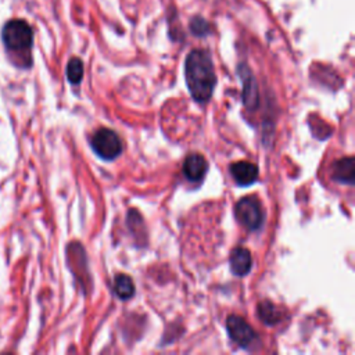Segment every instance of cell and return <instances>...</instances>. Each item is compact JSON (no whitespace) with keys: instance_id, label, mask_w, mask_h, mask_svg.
Masks as SVG:
<instances>
[{"instance_id":"cell-3","label":"cell","mask_w":355,"mask_h":355,"mask_svg":"<svg viewBox=\"0 0 355 355\" xmlns=\"http://www.w3.org/2000/svg\"><path fill=\"white\" fill-rule=\"evenodd\" d=\"M236 219L248 230H257L263 223V209L259 200L254 196L243 197L234 208Z\"/></svg>"},{"instance_id":"cell-12","label":"cell","mask_w":355,"mask_h":355,"mask_svg":"<svg viewBox=\"0 0 355 355\" xmlns=\"http://www.w3.org/2000/svg\"><path fill=\"white\" fill-rule=\"evenodd\" d=\"M114 291L121 300H129L135 294V284L128 275H116L114 279Z\"/></svg>"},{"instance_id":"cell-4","label":"cell","mask_w":355,"mask_h":355,"mask_svg":"<svg viewBox=\"0 0 355 355\" xmlns=\"http://www.w3.org/2000/svg\"><path fill=\"white\" fill-rule=\"evenodd\" d=\"M90 144L93 151L103 159H114L122 151L119 136L108 128L97 129L90 139Z\"/></svg>"},{"instance_id":"cell-13","label":"cell","mask_w":355,"mask_h":355,"mask_svg":"<svg viewBox=\"0 0 355 355\" xmlns=\"http://www.w3.org/2000/svg\"><path fill=\"white\" fill-rule=\"evenodd\" d=\"M67 78L72 85H78L83 78V62L80 58H71L67 64Z\"/></svg>"},{"instance_id":"cell-10","label":"cell","mask_w":355,"mask_h":355,"mask_svg":"<svg viewBox=\"0 0 355 355\" xmlns=\"http://www.w3.org/2000/svg\"><path fill=\"white\" fill-rule=\"evenodd\" d=\"M241 76H243V101L247 108H252L257 105V85L251 72L241 67Z\"/></svg>"},{"instance_id":"cell-5","label":"cell","mask_w":355,"mask_h":355,"mask_svg":"<svg viewBox=\"0 0 355 355\" xmlns=\"http://www.w3.org/2000/svg\"><path fill=\"white\" fill-rule=\"evenodd\" d=\"M226 330L229 337L243 348H250L258 343L254 329L241 316L230 315L226 320Z\"/></svg>"},{"instance_id":"cell-14","label":"cell","mask_w":355,"mask_h":355,"mask_svg":"<svg viewBox=\"0 0 355 355\" xmlns=\"http://www.w3.org/2000/svg\"><path fill=\"white\" fill-rule=\"evenodd\" d=\"M191 31H193L194 35L202 36V35H207L209 32V25L202 18H194L191 21Z\"/></svg>"},{"instance_id":"cell-6","label":"cell","mask_w":355,"mask_h":355,"mask_svg":"<svg viewBox=\"0 0 355 355\" xmlns=\"http://www.w3.org/2000/svg\"><path fill=\"white\" fill-rule=\"evenodd\" d=\"M208 172V162L201 154H190L183 162V173L190 182H200Z\"/></svg>"},{"instance_id":"cell-2","label":"cell","mask_w":355,"mask_h":355,"mask_svg":"<svg viewBox=\"0 0 355 355\" xmlns=\"http://www.w3.org/2000/svg\"><path fill=\"white\" fill-rule=\"evenodd\" d=\"M1 42L6 49L8 60L14 65L19 68L31 67L33 31L25 19H8L1 29Z\"/></svg>"},{"instance_id":"cell-8","label":"cell","mask_w":355,"mask_h":355,"mask_svg":"<svg viewBox=\"0 0 355 355\" xmlns=\"http://www.w3.org/2000/svg\"><path fill=\"white\" fill-rule=\"evenodd\" d=\"M230 269L236 276H245L252 265L251 252L244 247H236L229 258Z\"/></svg>"},{"instance_id":"cell-11","label":"cell","mask_w":355,"mask_h":355,"mask_svg":"<svg viewBox=\"0 0 355 355\" xmlns=\"http://www.w3.org/2000/svg\"><path fill=\"white\" fill-rule=\"evenodd\" d=\"M258 316L266 324H276L282 319V312L270 301H262L258 304Z\"/></svg>"},{"instance_id":"cell-1","label":"cell","mask_w":355,"mask_h":355,"mask_svg":"<svg viewBox=\"0 0 355 355\" xmlns=\"http://www.w3.org/2000/svg\"><path fill=\"white\" fill-rule=\"evenodd\" d=\"M184 75L191 97L198 103H207L216 85V75L209 53L201 49L190 51L184 62Z\"/></svg>"},{"instance_id":"cell-9","label":"cell","mask_w":355,"mask_h":355,"mask_svg":"<svg viewBox=\"0 0 355 355\" xmlns=\"http://www.w3.org/2000/svg\"><path fill=\"white\" fill-rule=\"evenodd\" d=\"M333 179L344 184H354L355 162L352 157H344L333 164Z\"/></svg>"},{"instance_id":"cell-7","label":"cell","mask_w":355,"mask_h":355,"mask_svg":"<svg viewBox=\"0 0 355 355\" xmlns=\"http://www.w3.org/2000/svg\"><path fill=\"white\" fill-rule=\"evenodd\" d=\"M230 173L239 186H250L258 178V166L250 161H237L230 165Z\"/></svg>"}]
</instances>
